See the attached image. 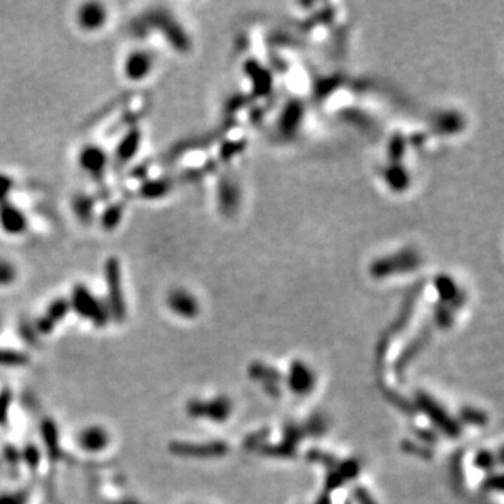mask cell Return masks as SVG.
Segmentation results:
<instances>
[{
	"mask_svg": "<svg viewBox=\"0 0 504 504\" xmlns=\"http://www.w3.org/2000/svg\"><path fill=\"white\" fill-rule=\"evenodd\" d=\"M170 307L181 314V316H185V317H191L195 314V310H196V306L193 300L186 295L185 293H174L171 297H170Z\"/></svg>",
	"mask_w": 504,
	"mask_h": 504,
	"instance_id": "5",
	"label": "cell"
},
{
	"mask_svg": "<svg viewBox=\"0 0 504 504\" xmlns=\"http://www.w3.org/2000/svg\"><path fill=\"white\" fill-rule=\"evenodd\" d=\"M66 313V309L64 304H57L54 309H50L49 311V316L46 318H43L41 322H39V329L42 332H49L50 329L54 328V324L58 322Z\"/></svg>",
	"mask_w": 504,
	"mask_h": 504,
	"instance_id": "8",
	"label": "cell"
},
{
	"mask_svg": "<svg viewBox=\"0 0 504 504\" xmlns=\"http://www.w3.org/2000/svg\"><path fill=\"white\" fill-rule=\"evenodd\" d=\"M170 451L175 456L182 457H206L213 456L216 454L217 448L215 444H206V445H199V444H189V443H173L170 445Z\"/></svg>",
	"mask_w": 504,
	"mask_h": 504,
	"instance_id": "3",
	"label": "cell"
},
{
	"mask_svg": "<svg viewBox=\"0 0 504 504\" xmlns=\"http://www.w3.org/2000/svg\"><path fill=\"white\" fill-rule=\"evenodd\" d=\"M0 504H27V494L24 492L0 493Z\"/></svg>",
	"mask_w": 504,
	"mask_h": 504,
	"instance_id": "9",
	"label": "cell"
},
{
	"mask_svg": "<svg viewBox=\"0 0 504 504\" xmlns=\"http://www.w3.org/2000/svg\"><path fill=\"white\" fill-rule=\"evenodd\" d=\"M77 441L84 451L95 454L104 451L108 447L111 438L108 432L103 426L93 425L80 432Z\"/></svg>",
	"mask_w": 504,
	"mask_h": 504,
	"instance_id": "1",
	"label": "cell"
},
{
	"mask_svg": "<svg viewBox=\"0 0 504 504\" xmlns=\"http://www.w3.org/2000/svg\"><path fill=\"white\" fill-rule=\"evenodd\" d=\"M12 279V271L8 268H0V284L9 283Z\"/></svg>",
	"mask_w": 504,
	"mask_h": 504,
	"instance_id": "11",
	"label": "cell"
},
{
	"mask_svg": "<svg viewBox=\"0 0 504 504\" xmlns=\"http://www.w3.org/2000/svg\"><path fill=\"white\" fill-rule=\"evenodd\" d=\"M28 362V356L24 353L16 351V350H8V349H0V366H24Z\"/></svg>",
	"mask_w": 504,
	"mask_h": 504,
	"instance_id": "7",
	"label": "cell"
},
{
	"mask_svg": "<svg viewBox=\"0 0 504 504\" xmlns=\"http://www.w3.org/2000/svg\"><path fill=\"white\" fill-rule=\"evenodd\" d=\"M188 412L192 416H208L211 419H222L226 414V405L223 400H215L209 403L191 402L188 405Z\"/></svg>",
	"mask_w": 504,
	"mask_h": 504,
	"instance_id": "4",
	"label": "cell"
},
{
	"mask_svg": "<svg viewBox=\"0 0 504 504\" xmlns=\"http://www.w3.org/2000/svg\"><path fill=\"white\" fill-rule=\"evenodd\" d=\"M42 437H43V443L46 444L49 456L50 457L58 456V452H59V437H58L57 427L52 423H43Z\"/></svg>",
	"mask_w": 504,
	"mask_h": 504,
	"instance_id": "6",
	"label": "cell"
},
{
	"mask_svg": "<svg viewBox=\"0 0 504 504\" xmlns=\"http://www.w3.org/2000/svg\"><path fill=\"white\" fill-rule=\"evenodd\" d=\"M114 504H140V503H137L136 500H122V501H118Z\"/></svg>",
	"mask_w": 504,
	"mask_h": 504,
	"instance_id": "12",
	"label": "cell"
},
{
	"mask_svg": "<svg viewBox=\"0 0 504 504\" xmlns=\"http://www.w3.org/2000/svg\"><path fill=\"white\" fill-rule=\"evenodd\" d=\"M10 403H12L10 392L5 391L3 394H0V423L6 422L8 414L10 409Z\"/></svg>",
	"mask_w": 504,
	"mask_h": 504,
	"instance_id": "10",
	"label": "cell"
},
{
	"mask_svg": "<svg viewBox=\"0 0 504 504\" xmlns=\"http://www.w3.org/2000/svg\"><path fill=\"white\" fill-rule=\"evenodd\" d=\"M75 306L80 316L93 320L98 327L104 325L107 321V314L98 306V302L86 290H77L75 294Z\"/></svg>",
	"mask_w": 504,
	"mask_h": 504,
	"instance_id": "2",
	"label": "cell"
}]
</instances>
